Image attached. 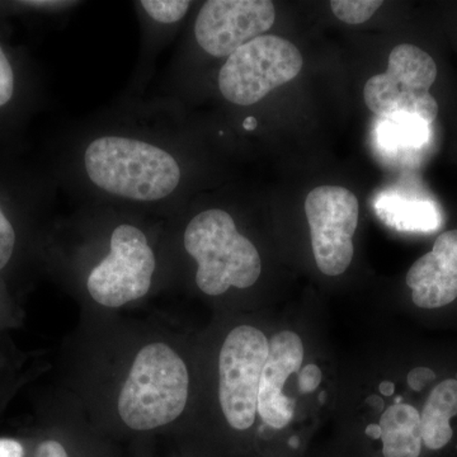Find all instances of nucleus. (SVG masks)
I'll return each mask as SVG.
<instances>
[{
	"instance_id": "nucleus-26",
	"label": "nucleus",
	"mask_w": 457,
	"mask_h": 457,
	"mask_svg": "<svg viewBox=\"0 0 457 457\" xmlns=\"http://www.w3.org/2000/svg\"><path fill=\"white\" fill-rule=\"evenodd\" d=\"M378 392L385 396H392L394 392H395V384L392 383V381H383V383L378 385Z\"/></svg>"
},
{
	"instance_id": "nucleus-22",
	"label": "nucleus",
	"mask_w": 457,
	"mask_h": 457,
	"mask_svg": "<svg viewBox=\"0 0 457 457\" xmlns=\"http://www.w3.org/2000/svg\"><path fill=\"white\" fill-rule=\"evenodd\" d=\"M33 457H71L68 447L57 438L49 437L38 442L33 451Z\"/></svg>"
},
{
	"instance_id": "nucleus-27",
	"label": "nucleus",
	"mask_w": 457,
	"mask_h": 457,
	"mask_svg": "<svg viewBox=\"0 0 457 457\" xmlns=\"http://www.w3.org/2000/svg\"><path fill=\"white\" fill-rule=\"evenodd\" d=\"M366 403H368L369 405H371V407L374 408L375 411H383L384 402H383V399L380 398V396H378V395L369 396L368 400H366Z\"/></svg>"
},
{
	"instance_id": "nucleus-14",
	"label": "nucleus",
	"mask_w": 457,
	"mask_h": 457,
	"mask_svg": "<svg viewBox=\"0 0 457 457\" xmlns=\"http://www.w3.org/2000/svg\"><path fill=\"white\" fill-rule=\"evenodd\" d=\"M194 3L189 0H140L135 2L143 29L140 64L132 82L131 97H140L152 77L156 56L173 38L176 29L187 18Z\"/></svg>"
},
{
	"instance_id": "nucleus-6",
	"label": "nucleus",
	"mask_w": 457,
	"mask_h": 457,
	"mask_svg": "<svg viewBox=\"0 0 457 457\" xmlns=\"http://www.w3.org/2000/svg\"><path fill=\"white\" fill-rule=\"evenodd\" d=\"M270 339L251 324L234 327L225 336L218 357V399L222 418L233 431L245 433L257 420L262 370Z\"/></svg>"
},
{
	"instance_id": "nucleus-12",
	"label": "nucleus",
	"mask_w": 457,
	"mask_h": 457,
	"mask_svg": "<svg viewBox=\"0 0 457 457\" xmlns=\"http://www.w3.org/2000/svg\"><path fill=\"white\" fill-rule=\"evenodd\" d=\"M303 361V345L296 333L284 330L270 339V350L262 370L257 414L262 427L281 431L294 420L296 402L284 394L288 376L299 372Z\"/></svg>"
},
{
	"instance_id": "nucleus-16",
	"label": "nucleus",
	"mask_w": 457,
	"mask_h": 457,
	"mask_svg": "<svg viewBox=\"0 0 457 457\" xmlns=\"http://www.w3.org/2000/svg\"><path fill=\"white\" fill-rule=\"evenodd\" d=\"M457 416V380L442 381L427 399L422 414L420 428L425 449L440 453L446 449L453 438L450 420Z\"/></svg>"
},
{
	"instance_id": "nucleus-9",
	"label": "nucleus",
	"mask_w": 457,
	"mask_h": 457,
	"mask_svg": "<svg viewBox=\"0 0 457 457\" xmlns=\"http://www.w3.org/2000/svg\"><path fill=\"white\" fill-rule=\"evenodd\" d=\"M359 212V201L350 189L320 186L309 192L305 213L311 227L312 254L324 275L335 278L351 266Z\"/></svg>"
},
{
	"instance_id": "nucleus-8",
	"label": "nucleus",
	"mask_w": 457,
	"mask_h": 457,
	"mask_svg": "<svg viewBox=\"0 0 457 457\" xmlns=\"http://www.w3.org/2000/svg\"><path fill=\"white\" fill-rule=\"evenodd\" d=\"M437 78V65L426 51L414 45L394 47L384 74L375 75L363 89L369 110L376 116L404 113L432 123L438 104L429 89Z\"/></svg>"
},
{
	"instance_id": "nucleus-15",
	"label": "nucleus",
	"mask_w": 457,
	"mask_h": 457,
	"mask_svg": "<svg viewBox=\"0 0 457 457\" xmlns=\"http://www.w3.org/2000/svg\"><path fill=\"white\" fill-rule=\"evenodd\" d=\"M381 428V457H422L420 414L413 405L394 404L384 411Z\"/></svg>"
},
{
	"instance_id": "nucleus-1",
	"label": "nucleus",
	"mask_w": 457,
	"mask_h": 457,
	"mask_svg": "<svg viewBox=\"0 0 457 457\" xmlns=\"http://www.w3.org/2000/svg\"><path fill=\"white\" fill-rule=\"evenodd\" d=\"M173 101L126 97L66 132L46 162L84 204L170 220L182 212L188 165Z\"/></svg>"
},
{
	"instance_id": "nucleus-30",
	"label": "nucleus",
	"mask_w": 457,
	"mask_h": 457,
	"mask_svg": "<svg viewBox=\"0 0 457 457\" xmlns=\"http://www.w3.org/2000/svg\"><path fill=\"white\" fill-rule=\"evenodd\" d=\"M403 398L402 396H398V398L395 399V404H402Z\"/></svg>"
},
{
	"instance_id": "nucleus-18",
	"label": "nucleus",
	"mask_w": 457,
	"mask_h": 457,
	"mask_svg": "<svg viewBox=\"0 0 457 457\" xmlns=\"http://www.w3.org/2000/svg\"><path fill=\"white\" fill-rule=\"evenodd\" d=\"M378 141L385 149L396 150L423 145L428 140V123L411 114L385 117L378 125Z\"/></svg>"
},
{
	"instance_id": "nucleus-19",
	"label": "nucleus",
	"mask_w": 457,
	"mask_h": 457,
	"mask_svg": "<svg viewBox=\"0 0 457 457\" xmlns=\"http://www.w3.org/2000/svg\"><path fill=\"white\" fill-rule=\"evenodd\" d=\"M79 2L69 0H25L0 2V20L7 16H59L77 8Z\"/></svg>"
},
{
	"instance_id": "nucleus-2",
	"label": "nucleus",
	"mask_w": 457,
	"mask_h": 457,
	"mask_svg": "<svg viewBox=\"0 0 457 457\" xmlns=\"http://www.w3.org/2000/svg\"><path fill=\"white\" fill-rule=\"evenodd\" d=\"M168 220L84 204L49 228L42 249L90 311L116 312L170 284Z\"/></svg>"
},
{
	"instance_id": "nucleus-28",
	"label": "nucleus",
	"mask_w": 457,
	"mask_h": 457,
	"mask_svg": "<svg viewBox=\"0 0 457 457\" xmlns=\"http://www.w3.org/2000/svg\"><path fill=\"white\" fill-rule=\"evenodd\" d=\"M257 119L253 116L245 117V121H243V129L248 132L254 131L255 129H257Z\"/></svg>"
},
{
	"instance_id": "nucleus-24",
	"label": "nucleus",
	"mask_w": 457,
	"mask_h": 457,
	"mask_svg": "<svg viewBox=\"0 0 457 457\" xmlns=\"http://www.w3.org/2000/svg\"><path fill=\"white\" fill-rule=\"evenodd\" d=\"M26 446L13 437H0V457H26Z\"/></svg>"
},
{
	"instance_id": "nucleus-25",
	"label": "nucleus",
	"mask_w": 457,
	"mask_h": 457,
	"mask_svg": "<svg viewBox=\"0 0 457 457\" xmlns=\"http://www.w3.org/2000/svg\"><path fill=\"white\" fill-rule=\"evenodd\" d=\"M366 437L371 441H380L381 438V428L378 423H370L365 429Z\"/></svg>"
},
{
	"instance_id": "nucleus-5",
	"label": "nucleus",
	"mask_w": 457,
	"mask_h": 457,
	"mask_svg": "<svg viewBox=\"0 0 457 457\" xmlns=\"http://www.w3.org/2000/svg\"><path fill=\"white\" fill-rule=\"evenodd\" d=\"M57 188L46 164L29 163L18 147L0 146V275L20 257L25 237L49 212Z\"/></svg>"
},
{
	"instance_id": "nucleus-23",
	"label": "nucleus",
	"mask_w": 457,
	"mask_h": 457,
	"mask_svg": "<svg viewBox=\"0 0 457 457\" xmlns=\"http://www.w3.org/2000/svg\"><path fill=\"white\" fill-rule=\"evenodd\" d=\"M436 380V372L428 368H416L408 374L407 381L409 387L413 392L420 393L427 386Z\"/></svg>"
},
{
	"instance_id": "nucleus-17",
	"label": "nucleus",
	"mask_w": 457,
	"mask_h": 457,
	"mask_svg": "<svg viewBox=\"0 0 457 457\" xmlns=\"http://www.w3.org/2000/svg\"><path fill=\"white\" fill-rule=\"evenodd\" d=\"M378 218L396 230L435 231L440 225V215L431 203L383 195L375 204Z\"/></svg>"
},
{
	"instance_id": "nucleus-4",
	"label": "nucleus",
	"mask_w": 457,
	"mask_h": 457,
	"mask_svg": "<svg viewBox=\"0 0 457 457\" xmlns=\"http://www.w3.org/2000/svg\"><path fill=\"white\" fill-rule=\"evenodd\" d=\"M167 246L195 264V285L206 296L253 287L262 275L257 246L239 230L234 216L220 207L189 216L177 213L168 220Z\"/></svg>"
},
{
	"instance_id": "nucleus-7",
	"label": "nucleus",
	"mask_w": 457,
	"mask_h": 457,
	"mask_svg": "<svg viewBox=\"0 0 457 457\" xmlns=\"http://www.w3.org/2000/svg\"><path fill=\"white\" fill-rule=\"evenodd\" d=\"M303 64L302 53L290 41L260 36L225 60L218 74L219 92L234 106H254L273 89L295 79Z\"/></svg>"
},
{
	"instance_id": "nucleus-11",
	"label": "nucleus",
	"mask_w": 457,
	"mask_h": 457,
	"mask_svg": "<svg viewBox=\"0 0 457 457\" xmlns=\"http://www.w3.org/2000/svg\"><path fill=\"white\" fill-rule=\"evenodd\" d=\"M0 20V146L18 147L40 106V82L29 56L9 41Z\"/></svg>"
},
{
	"instance_id": "nucleus-21",
	"label": "nucleus",
	"mask_w": 457,
	"mask_h": 457,
	"mask_svg": "<svg viewBox=\"0 0 457 457\" xmlns=\"http://www.w3.org/2000/svg\"><path fill=\"white\" fill-rule=\"evenodd\" d=\"M321 378H323V372L319 369V366L309 363L305 368L300 370L299 374H297L299 392L303 394L314 393L320 385Z\"/></svg>"
},
{
	"instance_id": "nucleus-20",
	"label": "nucleus",
	"mask_w": 457,
	"mask_h": 457,
	"mask_svg": "<svg viewBox=\"0 0 457 457\" xmlns=\"http://www.w3.org/2000/svg\"><path fill=\"white\" fill-rule=\"evenodd\" d=\"M383 5V2L376 0H333L330 8L342 22L347 25H361L374 16L376 11Z\"/></svg>"
},
{
	"instance_id": "nucleus-29",
	"label": "nucleus",
	"mask_w": 457,
	"mask_h": 457,
	"mask_svg": "<svg viewBox=\"0 0 457 457\" xmlns=\"http://www.w3.org/2000/svg\"><path fill=\"white\" fill-rule=\"evenodd\" d=\"M327 395L326 393H320L319 394V402L320 403H326Z\"/></svg>"
},
{
	"instance_id": "nucleus-31",
	"label": "nucleus",
	"mask_w": 457,
	"mask_h": 457,
	"mask_svg": "<svg viewBox=\"0 0 457 457\" xmlns=\"http://www.w3.org/2000/svg\"><path fill=\"white\" fill-rule=\"evenodd\" d=\"M455 380H457V374H456V378H455Z\"/></svg>"
},
{
	"instance_id": "nucleus-13",
	"label": "nucleus",
	"mask_w": 457,
	"mask_h": 457,
	"mask_svg": "<svg viewBox=\"0 0 457 457\" xmlns=\"http://www.w3.org/2000/svg\"><path fill=\"white\" fill-rule=\"evenodd\" d=\"M407 285L418 308L437 309L457 297V230L442 233L429 253L414 262Z\"/></svg>"
},
{
	"instance_id": "nucleus-3",
	"label": "nucleus",
	"mask_w": 457,
	"mask_h": 457,
	"mask_svg": "<svg viewBox=\"0 0 457 457\" xmlns=\"http://www.w3.org/2000/svg\"><path fill=\"white\" fill-rule=\"evenodd\" d=\"M75 372V396L87 416L110 420L132 433L171 427L191 402L192 371L164 327L137 324L107 330Z\"/></svg>"
},
{
	"instance_id": "nucleus-10",
	"label": "nucleus",
	"mask_w": 457,
	"mask_h": 457,
	"mask_svg": "<svg viewBox=\"0 0 457 457\" xmlns=\"http://www.w3.org/2000/svg\"><path fill=\"white\" fill-rule=\"evenodd\" d=\"M275 21V4L270 0H209L195 17L192 38L204 54L225 62L248 42L266 35Z\"/></svg>"
}]
</instances>
